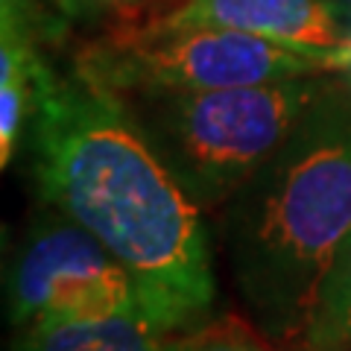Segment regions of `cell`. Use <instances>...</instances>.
<instances>
[{"mask_svg":"<svg viewBox=\"0 0 351 351\" xmlns=\"http://www.w3.org/2000/svg\"><path fill=\"white\" fill-rule=\"evenodd\" d=\"M32 149L41 199L112 252L158 331L179 334L208 319L214 267L202 208L112 91L50 71Z\"/></svg>","mask_w":351,"mask_h":351,"instance_id":"6da1fadb","label":"cell"},{"mask_svg":"<svg viewBox=\"0 0 351 351\" xmlns=\"http://www.w3.org/2000/svg\"><path fill=\"white\" fill-rule=\"evenodd\" d=\"M351 240V85L334 80L293 135L223 205L234 287L272 339H304Z\"/></svg>","mask_w":351,"mask_h":351,"instance_id":"7a4b0ae2","label":"cell"},{"mask_svg":"<svg viewBox=\"0 0 351 351\" xmlns=\"http://www.w3.org/2000/svg\"><path fill=\"white\" fill-rule=\"evenodd\" d=\"M337 73L114 97L199 208H223L293 135Z\"/></svg>","mask_w":351,"mask_h":351,"instance_id":"3957f363","label":"cell"},{"mask_svg":"<svg viewBox=\"0 0 351 351\" xmlns=\"http://www.w3.org/2000/svg\"><path fill=\"white\" fill-rule=\"evenodd\" d=\"M339 71L304 50L246 32L152 24L103 38L80 53V76L103 91H217ZM346 73V71H339Z\"/></svg>","mask_w":351,"mask_h":351,"instance_id":"277c9868","label":"cell"},{"mask_svg":"<svg viewBox=\"0 0 351 351\" xmlns=\"http://www.w3.org/2000/svg\"><path fill=\"white\" fill-rule=\"evenodd\" d=\"M6 313L21 328L144 313L129 272L100 240L53 208L29 226L6 269Z\"/></svg>","mask_w":351,"mask_h":351,"instance_id":"5b68a950","label":"cell"},{"mask_svg":"<svg viewBox=\"0 0 351 351\" xmlns=\"http://www.w3.org/2000/svg\"><path fill=\"white\" fill-rule=\"evenodd\" d=\"M158 24L246 32L351 71V29L343 27L331 0H184Z\"/></svg>","mask_w":351,"mask_h":351,"instance_id":"8992f818","label":"cell"},{"mask_svg":"<svg viewBox=\"0 0 351 351\" xmlns=\"http://www.w3.org/2000/svg\"><path fill=\"white\" fill-rule=\"evenodd\" d=\"M9 351H167V334L144 313L59 319L21 328Z\"/></svg>","mask_w":351,"mask_h":351,"instance_id":"52a82bcc","label":"cell"},{"mask_svg":"<svg viewBox=\"0 0 351 351\" xmlns=\"http://www.w3.org/2000/svg\"><path fill=\"white\" fill-rule=\"evenodd\" d=\"M50 68L38 56V44L12 32L0 41V164L9 167L27 126L38 112V100Z\"/></svg>","mask_w":351,"mask_h":351,"instance_id":"ba28073f","label":"cell"},{"mask_svg":"<svg viewBox=\"0 0 351 351\" xmlns=\"http://www.w3.org/2000/svg\"><path fill=\"white\" fill-rule=\"evenodd\" d=\"M304 343L313 351H351V240L322 284Z\"/></svg>","mask_w":351,"mask_h":351,"instance_id":"9c48e42d","label":"cell"},{"mask_svg":"<svg viewBox=\"0 0 351 351\" xmlns=\"http://www.w3.org/2000/svg\"><path fill=\"white\" fill-rule=\"evenodd\" d=\"M167 351H278L272 337L237 316H217L167 339Z\"/></svg>","mask_w":351,"mask_h":351,"instance_id":"30bf717a","label":"cell"},{"mask_svg":"<svg viewBox=\"0 0 351 351\" xmlns=\"http://www.w3.org/2000/svg\"><path fill=\"white\" fill-rule=\"evenodd\" d=\"M138 0H73L76 12H106V9H123V6H132Z\"/></svg>","mask_w":351,"mask_h":351,"instance_id":"8fae6325","label":"cell"},{"mask_svg":"<svg viewBox=\"0 0 351 351\" xmlns=\"http://www.w3.org/2000/svg\"><path fill=\"white\" fill-rule=\"evenodd\" d=\"M331 3H337V6H348V9H351V0H331Z\"/></svg>","mask_w":351,"mask_h":351,"instance_id":"7c38bea8","label":"cell"}]
</instances>
